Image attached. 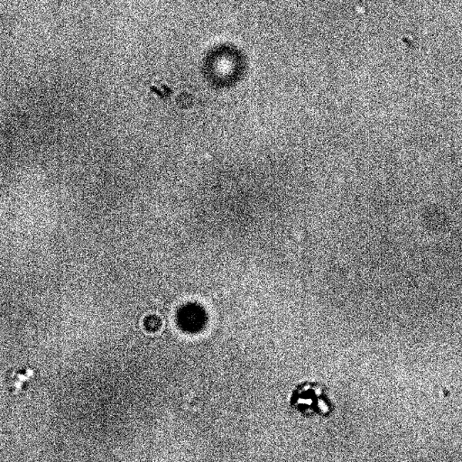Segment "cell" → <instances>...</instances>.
<instances>
[{
    "label": "cell",
    "instance_id": "1",
    "mask_svg": "<svg viewBox=\"0 0 462 462\" xmlns=\"http://www.w3.org/2000/svg\"><path fill=\"white\" fill-rule=\"evenodd\" d=\"M289 403L291 408L307 418L319 417L327 419L335 411L328 388L317 382L298 385L291 394Z\"/></svg>",
    "mask_w": 462,
    "mask_h": 462
},
{
    "label": "cell",
    "instance_id": "2",
    "mask_svg": "<svg viewBox=\"0 0 462 462\" xmlns=\"http://www.w3.org/2000/svg\"><path fill=\"white\" fill-rule=\"evenodd\" d=\"M206 323L205 310L198 303H187L181 307L177 313V323L186 333H199L205 327Z\"/></svg>",
    "mask_w": 462,
    "mask_h": 462
},
{
    "label": "cell",
    "instance_id": "3",
    "mask_svg": "<svg viewBox=\"0 0 462 462\" xmlns=\"http://www.w3.org/2000/svg\"><path fill=\"white\" fill-rule=\"evenodd\" d=\"M162 326V321L156 316H149L144 321V327L149 333H156Z\"/></svg>",
    "mask_w": 462,
    "mask_h": 462
}]
</instances>
